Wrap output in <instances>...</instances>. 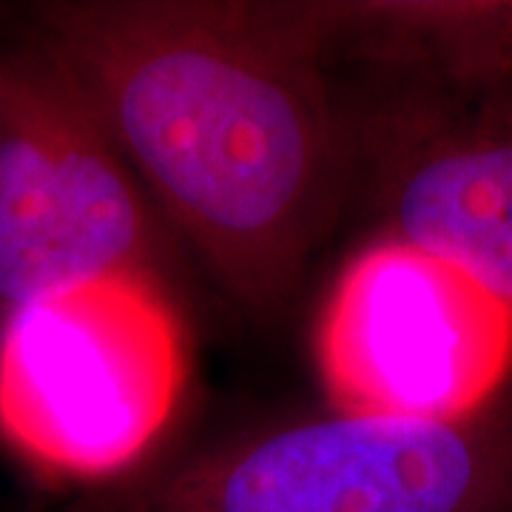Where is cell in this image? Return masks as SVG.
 <instances>
[{"instance_id":"obj_7","label":"cell","mask_w":512,"mask_h":512,"mask_svg":"<svg viewBox=\"0 0 512 512\" xmlns=\"http://www.w3.org/2000/svg\"><path fill=\"white\" fill-rule=\"evenodd\" d=\"M69 512H111V510H106V507H103L100 501L89 498V501H83L80 507H74V510H69Z\"/></svg>"},{"instance_id":"obj_5","label":"cell","mask_w":512,"mask_h":512,"mask_svg":"<svg viewBox=\"0 0 512 512\" xmlns=\"http://www.w3.org/2000/svg\"><path fill=\"white\" fill-rule=\"evenodd\" d=\"M131 165L49 52L0 60V308L148 268Z\"/></svg>"},{"instance_id":"obj_2","label":"cell","mask_w":512,"mask_h":512,"mask_svg":"<svg viewBox=\"0 0 512 512\" xmlns=\"http://www.w3.org/2000/svg\"><path fill=\"white\" fill-rule=\"evenodd\" d=\"M185 384L180 319L148 268L3 313L0 436L43 473L100 481L146 456Z\"/></svg>"},{"instance_id":"obj_4","label":"cell","mask_w":512,"mask_h":512,"mask_svg":"<svg viewBox=\"0 0 512 512\" xmlns=\"http://www.w3.org/2000/svg\"><path fill=\"white\" fill-rule=\"evenodd\" d=\"M316 362L342 416L453 421L498 399L512 302L402 239L367 245L330 291Z\"/></svg>"},{"instance_id":"obj_3","label":"cell","mask_w":512,"mask_h":512,"mask_svg":"<svg viewBox=\"0 0 512 512\" xmlns=\"http://www.w3.org/2000/svg\"><path fill=\"white\" fill-rule=\"evenodd\" d=\"M111 512H512V399L453 421L330 416L94 495Z\"/></svg>"},{"instance_id":"obj_6","label":"cell","mask_w":512,"mask_h":512,"mask_svg":"<svg viewBox=\"0 0 512 512\" xmlns=\"http://www.w3.org/2000/svg\"><path fill=\"white\" fill-rule=\"evenodd\" d=\"M387 237L436 254L512 302V92L430 83L387 117Z\"/></svg>"},{"instance_id":"obj_1","label":"cell","mask_w":512,"mask_h":512,"mask_svg":"<svg viewBox=\"0 0 512 512\" xmlns=\"http://www.w3.org/2000/svg\"><path fill=\"white\" fill-rule=\"evenodd\" d=\"M40 26L43 52L228 293L285 305L345 174L325 6L60 3Z\"/></svg>"}]
</instances>
